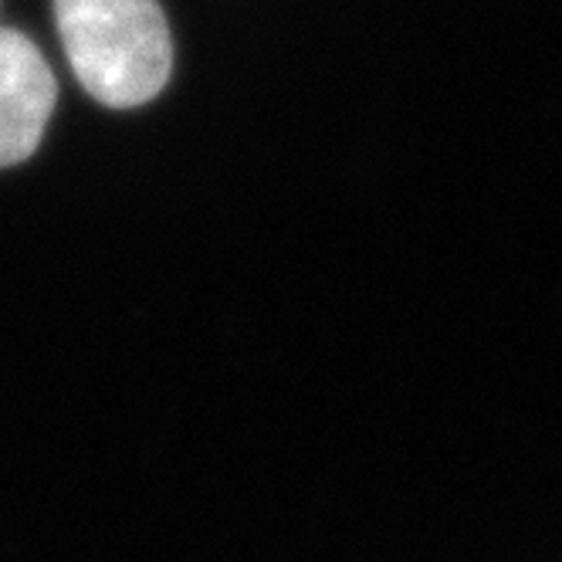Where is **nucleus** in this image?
<instances>
[{
	"mask_svg": "<svg viewBox=\"0 0 562 562\" xmlns=\"http://www.w3.org/2000/svg\"><path fill=\"white\" fill-rule=\"evenodd\" d=\"M71 71L95 102L133 109L167 86L170 24L156 0H55Z\"/></svg>",
	"mask_w": 562,
	"mask_h": 562,
	"instance_id": "1",
	"label": "nucleus"
},
{
	"mask_svg": "<svg viewBox=\"0 0 562 562\" xmlns=\"http://www.w3.org/2000/svg\"><path fill=\"white\" fill-rule=\"evenodd\" d=\"M58 86L48 61L21 31L0 27V167L37 149L55 112Z\"/></svg>",
	"mask_w": 562,
	"mask_h": 562,
	"instance_id": "2",
	"label": "nucleus"
}]
</instances>
